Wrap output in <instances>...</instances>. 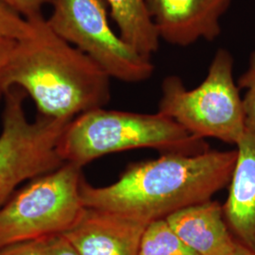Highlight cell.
I'll return each instance as SVG.
<instances>
[{"label":"cell","mask_w":255,"mask_h":255,"mask_svg":"<svg viewBox=\"0 0 255 255\" xmlns=\"http://www.w3.org/2000/svg\"><path fill=\"white\" fill-rule=\"evenodd\" d=\"M36 31L33 21L24 18L0 0V37L21 42L33 38Z\"/></svg>","instance_id":"obj_14"},{"label":"cell","mask_w":255,"mask_h":255,"mask_svg":"<svg viewBox=\"0 0 255 255\" xmlns=\"http://www.w3.org/2000/svg\"><path fill=\"white\" fill-rule=\"evenodd\" d=\"M136 148H154L163 154L209 150L204 139L192 135L159 112L140 114L104 108L75 118L57 145L64 163L81 167L104 155Z\"/></svg>","instance_id":"obj_3"},{"label":"cell","mask_w":255,"mask_h":255,"mask_svg":"<svg viewBox=\"0 0 255 255\" xmlns=\"http://www.w3.org/2000/svg\"><path fill=\"white\" fill-rule=\"evenodd\" d=\"M232 255H255V252L238 242L237 249Z\"/></svg>","instance_id":"obj_20"},{"label":"cell","mask_w":255,"mask_h":255,"mask_svg":"<svg viewBox=\"0 0 255 255\" xmlns=\"http://www.w3.org/2000/svg\"><path fill=\"white\" fill-rule=\"evenodd\" d=\"M236 162L237 149L164 153L129 164L118 181L106 186L96 187L83 179L82 201L87 208L150 223L212 200L230 183Z\"/></svg>","instance_id":"obj_1"},{"label":"cell","mask_w":255,"mask_h":255,"mask_svg":"<svg viewBox=\"0 0 255 255\" xmlns=\"http://www.w3.org/2000/svg\"><path fill=\"white\" fill-rule=\"evenodd\" d=\"M51 5L48 27L91 58L111 79L139 83L153 76L152 59L140 54L111 27L105 0H53Z\"/></svg>","instance_id":"obj_6"},{"label":"cell","mask_w":255,"mask_h":255,"mask_svg":"<svg viewBox=\"0 0 255 255\" xmlns=\"http://www.w3.org/2000/svg\"><path fill=\"white\" fill-rule=\"evenodd\" d=\"M82 169L64 163L14 192L0 208V249L73 228L85 209Z\"/></svg>","instance_id":"obj_5"},{"label":"cell","mask_w":255,"mask_h":255,"mask_svg":"<svg viewBox=\"0 0 255 255\" xmlns=\"http://www.w3.org/2000/svg\"><path fill=\"white\" fill-rule=\"evenodd\" d=\"M119 35L140 54L150 58L160 47V38L146 10L145 0H105Z\"/></svg>","instance_id":"obj_12"},{"label":"cell","mask_w":255,"mask_h":255,"mask_svg":"<svg viewBox=\"0 0 255 255\" xmlns=\"http://www.w3.org/2000/svg\"><path fill=\"white\" fill-rule=\"evenodd\" d=\"M182 241L198 255H232L237 249L218 201H203L180 210L166 218Z\"/></svg>","instance_id":"obj_11"},{"label":"cell","mask_w":255,"mask_h":255,"mask_svg":"<svg viewBox=\"0 0 255 255\" xmlns=\"http://www.w3.org/2000/svg\"><path fill=\"white\" fill-rule=\"evenodd\" d=\"M224 218L237 242L255 252V133L247 129L237 145Z\"/></svg>","instance_id":"obj_10"},{"label":"cell","mask_w":255,"mask_h":255,"mask_svg":"<svg viewBox=\"0 0 255 255\" xmlns=\"http://www.w3.org/2000/svg\"><path fill=\"white\" fill-rule=\"evenodd\" d=\"M137 255H198L174 232L166 219L147 224Z\"/></svg>","instance_id":"obj_13"},{"label":"cell","mask_w":255,"mask_h":255,"mask_svg":"<svg viewBox=\"0 0 255 255\" xmlns=\"http://www.w3.org/2000/svg\"><path fill=\"white\" fill-rule=\"evenodd\" d=\"M51 255H80V254L71 245V243L62 235L54 237Z\"/></svg>","instance_id":"obj_19"},{"label":"cell","mask_w":255,"mask_h":255,"mask_svg":"<svg viewBox=\"0 0 255 255\" xmlns=\"http://www.w3.org/2000/svg\"><path fill=\"white\" fill-rule=\"evenodd\" d=\"M55 237L20 242L0 249V255H51Z\"/></svg>","instance_id":"obj_16"},{"label":"cell","mask_w":255,"mask_h":255,"mask_svg":"<svg viewBox=\"0 0 255 255\" xmlns=\"http://www.w3.org/2000/svg\"><path fill=\"white\" fill-rule=\"evenodd\" d=\"M36 35L17 42L2 76L5 93L16 86L34 101L38 115L73 120L103 108L110 78L91 58L58 36L44 16L30 20Z\"/></svg>","instance_id":"obj_2"},{"label":"cell","mask_w":255,"mask_h":255,"mask_svg":"<svg viewBox=\"0 0 255 255\" xmlns=\"http://www.w3.org/2000/svg\"><path fill=\"white\" fill-rule=\"evenodd\" d=\"M27 95L13 86L4 95L0 133V208L22 182L31 181L64 164L57 150L59 139L72 120L38 115L32 122L25 113Z\"/></svg>","instance_id":"obj_7"},{"label":"cell","mask_w":255,"mask_h":255,"mask_svg":"<svg viewBox=\"0 0 255 255\" xmlns=\"http://www.w3.org/2000/svg\"><path fill=\"white\" fill-rule=\"evenodd\" d=\"M11 9L18 12L27 20H33L43 16L42 8L52 4L53 0H2Z\"/></svg>","instance_id":"obj_17"},{"label":"cell","mask_w":255,"mask_h":255,"mask_svg":"<svg viewBox=\"0 0 255 255\" xmlns=\"http://www.w3.org/2000/svg\"><path fill=\"white\" fill-rule=\"evenodd\" d=\"M16 43L17 42L14 40L0 37V100L4 98V95H5V90L2 85L3 72L9 62L10 55L16 46Z\"/></svg>","instance_id":"obj_18"},{"label":"cell","mask_w":255,"mask_h":255,"mask_svg":"<svg viewBox=\"0 0 255 255\" xmlns=\"http://www.w3.org/2000/svg\"><path fill=\"white\" fill-rule=\"evenodd\" d=\"M148 223L109 211L87 208L63 235L80 255H137Z\"/></svg>","instance_id":"obj_9"},{"label":"cell","mask_w":255,"mask_h":255,"mask_svg":"<svg viewBox=\"0 0 255 255\" xmlns=\"http://www.w3.org/2000/svg\"><path fill=\"white\" fill-rule=\"evenodd\" d=\"M158 112L194 136L237 146L247 128L242 98L234 79L233 55L219 48L206 78L194 89H187L178 76L166 77Z\"/></svg>","instance_id":"obj_4"},{"label":"cell","mask_w":255,"mask_h":255,"mask_svg":"<svg viewBox=\"0 0 255 255\" xmlns=\"http://www.w3.org/2000/svg\"><path fill=\"white\" fill-rule=\"evenodd\" d=\"M231 3L232 0H145L160 40L183 47L200 40L218 39L221 19Z\"/></svg>","instance_id":"obj_8"},{"label":"cell","mask_w":255,"mask_h":255,"mask_svg":"<svg viewBox=\"0 0 255 255\" xmlns=\"http://www.w3.org/2000/svg\"><path fill=\"white\" fill-rule=\"evenodd\" d=\"M238 88L246 89L242 98L248 130L255 133V50L251 54L246 71L238 80Z\"/></svg>","instance_id":"obj_15"}]
</instances>
